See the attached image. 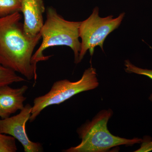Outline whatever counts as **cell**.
I'll return each mask as SVG.
<instances>
[{
	"label": "cell",
	"instance_id": "1",
	"mask_svg": "<svg viewBox=\"0 0 152 152\" xmlns=\"http://www.w3.org/2000/svg\"><path fill=\"white\" fill-rule=\"evenodd\" d=\"M19 12L0 18V64L19 73L28 80L37 77V67L32 62L34 50L42 38L28 37L24 32Z\"/></svg>",
	"mask_w": 152,
	"mask_h": 152
},
{
	"label": "cell",
	"instance_id": "2",
	"mask_svg": "<svg viewBox=\"0 0 152 152\" xmlns=\"http://www.w3.org/2000/svg\"><path fill=\"white\" fill-rule=\"evenodd\" d=\"M47 19L40 34L42 39V44L34 53L32 62L37 67V64L46 61L51 56H45L44 51L50 47L66 46L74 52L75 63H79L81 42L79 40V28L81 22L69 21L65 20L53 7L47 10Z\"/></svg>",
	"mask_w": 152,
	"mask_h": 152
},
{
	"label": "cell",
	"instance_id": "3",
	"mask_svg": "<svg viewBox=\"0 0 152 152\" xmlns=\"http://www.w3.org/2000/svg\"><path fill=\"white\" fill-rule=\"evenodd\" d=\"M110 109L103 110L97 114L91 121H88L77 130L80 143L71 147L66 152H103L108 151L113 147L126 145L132 146L141 143L142 139H127L114 136L107 129V123L113 115Z\"/></svg>",
	"mask_w": 152,
	"mask_h": 152
},
{
	"label": "cell",
	"instance_id": "4",
	"mask_svg": "<svg viewBox=\"0 0 152 152\" xmlns=\"http://www.w3.org/2000/svg\"><path fill=\"white\" fill-rule=\"evenodd\" d=\"M99 85L96 69L92 67L86 69L78 81L73 82L66 79L55 82L48 92L34 99L30 122L34 121L47 107L62 103L75 95L94 89Z\"/></svg>",
	"mask_w": 152,
	"mask_h": 152
},
{
	"label": "cell",
	"instance_id": "5",
	"mask_svg": "<svg viewBox=\"0 0 152 152\" xmlns=\"http://www.w3.org/2000/svg\"><path fill=\"white\" fill-rule=\"evenodd\" d=\"M125 16V13L123 12L116 18L113 15L101 18L99 15V8L96 7L88 18L81 22L79 28V37L81 39L79 63L88 50L92 56L96 47L99 46L104 51V43L106 38L119 27Z\"/></svg>",
	"mask_w": 152,
	"mask_h": 152
},
{
	"label": "cell",
	"instance_id": "6",
	"mask_svg": "<svg viewBox=\"0 0 152 152\" xmlns=\"http://www.w3.org/2000/svg\"><path fill=\"white\" fill-rule=\"evenodd\" d=\"M32 110V106L28 104L18 115L0 120V133L17 139L22 144L25 152H43L42 144L31 141L26 131V124L29 120Z\"/></svg>",
	"mask_w": 152,
	"mask_h": 152
},
{
	"label": "cell",
	"instance_id": "7",
	"mask_svg": "<svg viewBox=\"0 0 152 152\" xmlns=\"http://www.w3.org/2000/svg\"><path fill=\"white\" fill-rule=\"evenodd\" d=\"M21 12L24 16V32L28 37H35L44 25L43 15L45 10L43 0H21Z\"/></svg>",
	"mask_w": 152,
	"mask_h": 152
},
{
	"label": "cell",
	"instance_id": "8",
	"mask_svg": "<svg viewBox=\"0 0 152 152\" xmlns=\"http://www.w3.org/2000/svg\"><path fill=\"white\" fill-rule=\"evenodd\" d=\"M28 89L27 86L12 88L9 85L0 87V117L5 119L18 110L23 108L26 99L24 94Z\"/></svg>",
	"mask_w": 152,
	"mask_h": 152
},
{
	"label": "cell",
	"instance_id": "9",
	"mask_svg": "<svg viewBox=\"0 0 152 152\" xmlns=\"http://www.w3.org/2000/svg\"><path fill=\"white\" fill-rule=\"evenodd\" d=\"M26 81L23 78L17 75L16 72L0 64V87Z\"/></svg>",
	"mask_w": 152,
	"mask_h": 152
},
{
	"label": "cell",
	"instance_id": "10",
	"mask_svg": "<svg viewBox=\"0 0 152 152\" xmlns=\"http://www.w3.org/2000/svg\"><path fill=\"white\" fill-rule=\"evenodd\" d=\"M21 0H0V18L21 12Z\"/></svg>",
	"mask_w": 152,
	"mask_h": 152
},
{
	"label": "cell",
	"instance_id": "11",
	"mask_svg": "<svg viewBox=\"0 0 152 152\" xmlns=\"http://www.w3.org/2000/svg\"><path fill=\"white\" fill-rule=\"evenodd\" d=\"M15 138L0 133V152H15L18 151Z\"/></svg>",
	"mask_w": 152,
	"mask_h": 152
},
{
	"label": "cell",
	"instance_id": "12",
	"mask_svg": "<svg viewBox=\"0 0 152 152\" xmlns=\"http://www.w3.org/2000/svg\"><path fill=\"white\" fill-rule=\"evenodd\" d=\"M125 70L128 73H134L147 76L152 80V70L143 69L133 65L129 60L125 61ZM149 99L152 102V94L149 97Z\"/></svg>",
	"mask_w": 152,
	"mask_h": 152
},
{
	"label": "cell",
	"instance_id": "13",
	"mask_svg": "<svg viewBox=\"0 0 152 152\" xmlns=\"http://www.w3.org/2000/svg\"><path fill=\"white\" fill-rule=\"evenodd\" d=\"M141 147L135 152H148L152 151V142L144 140Z\"/></svg>",
	"mask_w": 152,
	"mask_h": 152
}]
</instances>
